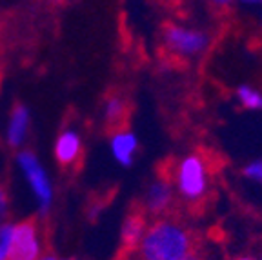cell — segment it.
<instances>
[{
    "instance_id": "5",
    "label": "cell",
    "mask_w": 262,
    "mask_h": 260,
    "mask_svg": "<svg viewBox=\"0 0 262 260\" xmlns=\"http://www.w3.org/2000/svg\"><path fill=\"white\" fill-rule=\"evenodd\" d=\"M16 162L22 167L29 186L37 195L42 215H48L49 207H51V200H53V189H51V182H49L48 175L42 169L40 162L31 151H20L16 155Z\"/></svg>"
},
{
    "instance_id": "4",
    "label": "cell",
    "mask_w": 262,
    "mask_h": 260,
    "mask_svg": "<svg viewBox=\"0 0 262 260\" xmlns=\"http://www.w3.org/2000/svg\"><path fill=\"white\" fill-rule=\"evenodd\" d=\"M46 255L42 231L37 219H26L13 228L8 260H40Z\"/></svg>"
},
{
    "instance_id": "14",
    "label": "cell",
    "mask_w": 262,
    "mask_h": 260,
    "mask_svg": "<svg viewBox=\"0 0 262 260\" xmlns=\"http://www.w3.org/2000/svg\"><path fill=\"white\" fill-rule=\"evenodd\" d=\"M13 228H15V224H0V260H8L13 239Z\"/></svg>"
},
{
    "instance_id": "12",
    "label": "cell",
    "mask_w": 262,
    "mask_h": 260,
    "mask_svg": "<svg viewBox=\"0 0 262 260\" xmlns=\"http://www.w3.org/2000/svg\"><path fill=\"white\" fill-rule=\"evenodd\" d=\"M235 98L244 110L248 111H262V91L250 84H241L235 90Z\"/></svg>"
},
{
    "instance_id": "7",
    "label": "cell",
    "mask_w": 262,
    "mask_h": 260,
    "mask_svg": "<svg viewBox=\"0 0 262 260\" xmlns=\"http://www.w3.org/2000/svg\"><path fill=\"white\" fill-rule=\"evenodd\" d=\"M110 147L113 153L115 160L124 167H129L135 160V155L139 151V138L133 131L127 127L111 131L110 137Z\"/></svg>"
},
{
    "instance_id": "9",
    "label": "cell",
    "mask_w": 262,
    "mask_h": 260,
    "mask_svg": "<svg viewBox=\"0 0 262 260\" xmlns=\"http://www.w3.org/2000/svg\"><path fill=\"white\" fill-rule=\"evenodd\" d=\"M146 228H147V219L142 213V209L135 213H129L124 219L122 228H120V242H122L124 251L127 253L135 251V248L139 246Z\"/></svg>"
},
{
    "instance_id": "17",
    "label": "cell",
    "mask_w": 262,
    "mask_h": 260,
    "mask_svg": "<svg viewBox=\"0 0 262 260\" xmlns=\"http://www.w3.org/2000/svg\"><path fill=\"white\" fill-rule=\"evenodd\" d=\"M238 4L248 6V8H255V6H262V0H237Z\"/></svg>"
},
{
    "instance_id": "15",
    "label": "cell",
    "mask_w": 262,
    "mask_h": 260,
    "mask_svg": "<svg viewBox=\"0 0 262 260\" xmlns=\"http://www.w3.org/2000/svg\"><path fill=\"white\" fill-rule=\"evenodd\" d=\"M9 215V195L8 187L0 182V224H4V220Z\"/></svg>"
},
{
    "instance_id": "3",
    "label": "cell",
    "mask_w": 262,
    "mask_h": 260,
    "mask_svg": "<svg viewBox=\"0 0 262 260\" xmlns=\"http://www.w3.org/2000/svg\"><path fill=\"white\" fill-rule=\"evenodd\" d=\"M211 33L195 26L169 24L164 28L162 44L166 51L180 58H196L211 46Z\"/></svg>"
},
{
    "instance_id": "18",
    "label": "cell",
    "mask_w": 262,
    "mask_h": 260,
    "mask_svg": "<svg viewBox=\"0 0 262 260\" xmlns=\"http://www.w3.org/2000/svg\"><path fill=\"white\" fill-rule=\"evenodd\" d=\"M182 260H204V258H202L201 253H199V251H196V249H195V251H191V253H189V255H186Z\"/></svg>"
},
{
    "instance_id": "11",
    "label": "cell",
    "mask_w": 262,
    "mask_h": 260,
    "mask_svg": "<svg viewBox=\"0 0 262 260\" xmlns=\"http://www.w3.org/2000/svg\"><path fill=\"white\" fill-rule=\"evenodd\" d=\"M29 127V111L22 104H15L11 111L8 127V144L11 147H18L24 144V138L28 135Z\"/></svg>"
},
{
    "instance_id": "13",
    "label": "cell",
    "mask_w": 262,
    "mask_h": 260,
    "mask_svg": "<svg viewBox=\"0 0 262 260\" xmlns=\"http://www.w3.org/2000/svg\"><path fill=\"white\" fill-rule=\"evenodd\" d=\"M242 177L250 184H255L262 189V159H255L242 167Z\"/></svg>"
},
{
    "instance_id": "10",
    "label": "cell",
    "mask_w": 262,
    "mask_h": 260,
    "mask_svg": "<svg viewBox=\"0 0 262 260\" xmlns=\"http://www.w3.org/2000/svg\"><path fill=\"white\" fill-rule=\"evenodd\" d=\"M127 111H129V104L120 93H113L106 98L104 102V122H106L107 129L115 131L124 127V122L127 118Z\"/></svg>"
},
{
    "instance_id": "1",
    "label": "cell",
    "mask_w": 262,
    "mask_h": 260,
    "mask_svg": "<svg viewBox=\"0 0 262 260\" xmlns=\"http://www.w3.org/2000/svg\"><path fill=\"white\" fill-rule=\"evenodd\" d=\"M191 251H195L191 229L168 215L147 222L133 256L135 260H182Z\"/></svg>"
},
{
    "instance_id": "22",
    "label": "cell",
    "mask_w": 262,
    "mask_h": 260,
    "mask_svg": "<svg viewBox=\"0 0 262 260\" xmlns=\"http://www.w3.org/2000/svg\"><path fill=\"white\" fill-rule=\"evenodd\" d=\"M255 260H262V255H260V256H258V258H255Z\"/></svg>"
},
{
    "instance_id": "21",
    "label": "cell",
    "mask_w": 262,
    "mask_h": 260,
    "mask_svg": "<svg viewBox=\"0 0 262 260\" xmlns=\"http://www.w3.org/2000/svg\"><path fill=\"white\" fill-rule=\"evenodd\" d=\"M51 2H55V4H62L64 0H51Z\"/></svg>"
},
{
    "instance_id": "23",
    "label": "cell",
    "mask_w": 262,
    "mask_h": 260,
    "mask_svg": "<svg viewBox=\"0 0 262 260\" xmlns=\"http://www.w3.org/2000/svg\"><path fill=\"white\" fill-rule=\"evenodd\" d=\"M0 33H2V24H0Z\"/></svg>"
},
{
    "instance_id": "24",
    "label": "cell",
    "mask_w": 262,
    "mask_h": 260,
    "mask_svg": "<svg viewBox=\"0 0 262 260\" xmlns=\"http://www.w3.org/2000/svg\"><path fill=\"white\" fill-rule=\"evenodd\" d=\"M260 26H262V20H260Z\"/></svg>"
},
{
    "instance_id": "8",
    "label": "cell",
    "mask_w": 262,
    "mask_h": 260,
    "mask_svg": "<svg viewBox=\"0 0 262 260\" xmlns=\"http://www.w3.org/2000/svg\"><path fill=\"white\" fill-rule=\"evenodd\" d=\"M55 157L62 167H75L82 157V138L75 129H66L58 135Z\"/></svg>"
},
{
    "instance_id": "19",
    "label": "cell",
    "mask_w": 262,
    "mask_h": 260,
    "mask_svg": "<svg viewBox=\"0 0 262 260\" xmlns=\"http://www.w3.org/2000/svg\"><path fill=\"white\" fill-rule=\"evenodd\" d=\"M235 260H255V256H251V255H241V256H237Z\"/></svg>"
},
{
    "instance_id": "20",
    "label": "cell",
    "mask_w": 262,
    "mask_h": 260,
    "mask_svg": "<svg viewBox=\"0 0 262 260\" xmlns=\"http://www.w3.org/2000/svg\"><path fill=\"white\" fill-rule=\"evenodd\" d=\"M40 260H57V256H55V255H51V253H49V255H48V253H46V255L42 256Z\"/></svg>"
},
{
    "instance_id": "6",
    "label": "cell",
    "mask_w": 262,
    "mask_h": 260,
    "mask_svg": "<svg viewBox=\"0 0 262 260\" xmlns=\"http://www.w3.org/2000/svg\"><path fill=\"white\" fill-rule=\"evenodd\" d=\"M175 187L168 177H159L147 186L142 199V213L153 219L168 216L175 206Z\"/></svg>"
},
{
    "instance_id": "2",
    "label": "cell",
    "mask_w": 262,
    "mask_h": 260,
    "mask_svg": "<svg viewBox=\"0 0 262 260\" xmlns=\"http://www.w3.org/2000/svg\"><path fill=\"white\" fill-rule=\"evenodd\" d=\"M171 184L175 193L188 204H196L206 199L211 187L208 162L202 155L188 153L177 162L173 169Z\"/></svg>"
},
{
    "instance_id": "16",
    "label": "cell",
    "mask_w": 262,
    "mask_h": 260,
    "mask_svg": "<svg viewBox=\"0 0 262 260\" xmlns=\"http://www.w3.org/2000/svg\"><path fill=\"white\" fill-rule=\"evenodd\" d=\"M208 4L211 6V8L219 9V11H226V9L233 8V6L237 4V0H208Z\"/></svg>"
}]
</instances>
